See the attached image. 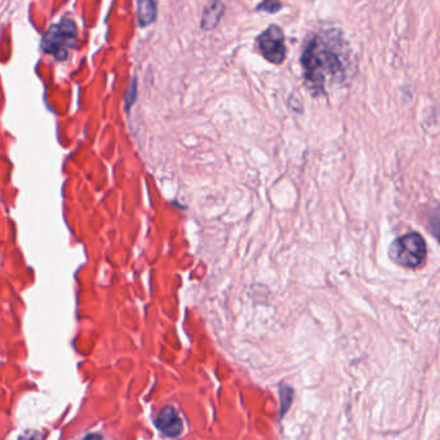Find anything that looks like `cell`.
<instances>
[{
	"mask_svg": "<svg viewBox=\"0 0 440 440\" xmlns=\"http://www.w3.org/2000/svg\"><path fill=\"white\" fill-rule=\"evenodd\" d=\"M347 55L337 32L314 34L305 43L301 55L305 86L314 97L327 93V88L346 78Z\"/></svg>",
	"mask_w": 440,
	"mask_h": 440,
	"instance_id": "1",
	"label": "cell"
},
{
	"mask_svg": "<svg viewBox=\"0 0 440 440\" xmlns=\"http://www.w3.org/2000/svg\"><path fill=\"white\" fill-rule=\"evenodd\" d=\"M426 254L427 247L424 236L416 231L395 239L389 248L390 259L401 268H416L421 266Z\"/></svg>",
	"mask_w": 440,
	"mask_h": 440,
	"instance_id": "2",
	"label": "cell"
},
{
	"mask_svg": "<svg viewBox=\"0 0 440 440\" xmlns=\"http://www.w3.org/2000/svg\"><path fill=\"white\" fill-rule=\"evenodd\" d=\"M77 40V26L71 20H63L60 24L52 25L41 39L43 49L63 60L66 53Z\"/></svg>",
	"mask_w": 440,
	"mask_h": 440,
	"instance_id": "3",
	"label": "cell"
},
{
	"mask_svg": "<svg viewBox=\"0 0 440 440\" xmlns=\"http://www.w3.org/2000/svg\"><path fill=\"white\" fill-rule=\"evenodd\" d=\"M259 52L268 63L280 65L285 60L287 47L284 32L278 25L268 26L265 32L259 34L257 38Z\"/></svg>",
	"mask_w": 440,
	"mask_h": 440,
	"instance_id": "4",
	"label": "cell"
},
{
	"mask_svg": "<svg viewBox=\"0 0 440 440\" xmlns=\"http://www.w3.org/2000/svg\"><path fill=\"white\" fill-rule=\"evenodd\" d=\"M157 427L168 438H177L181 435L182 421L180 415L173 407H165L157 417Z\"/></svg>",
	"mask_w": 440,
	"mask_h": 440,
	"instance_id": "5",
	"label": "cell"
},
{
	"mask_svg": "<svg viewBox=\"0 0 440 440\" xmlns=\"http://www.w3.org/2000/svg\"><path fill=\"white\" fill-rule=\"evenodd\" d=\"M225 13V6L221 1H213L208 7H205L203 11V17H202V22L200 27L208 32L212 30L217 25L220 24L221 18Z\"/></svg>",
	"mask_w": 440,
	"mask_h": 440,
	"instance_id": "6",
	"label": "cell"
},
{
	"mask_svg": "<svg viewBox=\"0 0 440 440\" xmlns=\"http://www.w3.org/2000/svg\"><path fill=\"white\" fill-rule=\"evenodd\" d=\"M157 4L151 0H145L138 3V11H137V17H138V24L141 26H148L153 24L157 18Z\"/></svg>",
	"mask_w": 440,
	"mask_h": 440,
	"instance_id": "7",
	"label": "cell"
},
{
	"mask_svg": "<svg viewBox=\"0 0 440 440\" xmlns=\"http://www.w3.org/2000/svg\"><path fill=\"white\" fill-rule=\"evenodd\" d=\"M283 7V4L279 3V1L266 0V1H262L259 7L256 8V11H257V12H266V13H271V15H273V13H278Z\"/></svg>",
	"mask_w": 440,
	"mask_h": 440,
	"instance_id": "8",
	"label": "cell"
},
{
	"mask_svg": "<svg viewBox=\"0 0 440 440\" xmlns=\"http://www.w3.org/2000/svg\"><path fill=\"white\" fill-rule=\"evenodd\" d=\"M84 440H103V438L98 434H91V435H86Z\"/></svg>",
	"mask_w": 440,
	"mask_h": 440,
	"instance_id": "9",
	"label": "cell"
}]
</instances>
